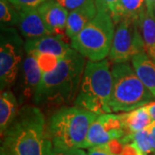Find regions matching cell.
Instances as JSON below:
<instances>
[{"mask_svg": "<svg viewBox=\"0 0 155 155\" xmlns=\"http://www.w3.org/2000/svg\"><path fill=\"white\" fill-rule=\"evenodd\" d=\"M1 155H4V154H1Z\"/></svg>", "mask_w": 155, "mask_h": 155, "instance_id": "cell-32", "label": "cell"}, {"mask_svg": "<svg viewBox=\"0 0 155 155\" xmlns=\"http://www.w3.org/2000/svg\"><path fill=\"white\" fill-rule=\"evenodd\" d=\"M18 75L16 92L19 104H23L28 100L34 98L42 77V72L35 56L26 54Z\"/></svg>", "mask_w": 155, "mask_h": 155, "instance_id": "cell-10", "label": "cell"}, {"mask_svg": "<svg viewBox=\"0 0 155 155\" xmlns=\"http://www.w3.org/2000/svg\"><path fill=\"white\" fill-rule=\"evenodd\" d=\"M1 27H14L18 25L19 11L8 0H0Z\"/></svg>", "mask_w": 155, "mask_h": 155, "instance_id": "cell-21", "label": "cell"}, {"mask_svg": "<svg viewBox=\"0 0 155 155\" xmlns=\"http://www.w3.org/2000/svg\"><path fill=\"white\" fill-rule=\"evenodd\" d=\"M88 155H117L113 153L108 148L107 145H101L90 147L88 150Z\"/></svg>", "mask_w": 155, "mask_h": 155, "instance_id": "cell-26", "label": "cell"}, {"mask_svg": "<svg viewBox=\"0 0 155 155\" xmlns=\"http://www.w3.org/2000/svg\"><path fill=\"white\" fill-rule=\"evenodd\" d=\"M70 45L64 37L57 35H48L37 38L27 39L24 43L26 54L37 53H49L62 58L70 49Z\"/></svg>", "mask_w": 155, "mask_h": 155, "instance_id": "cell-12", "label": "cell"}, {"mask_svg": "<svg viewBox=\"0 0 155 155\" xmlns=\"http://www.w3.org/2000/svg\"><path fill=\"white\" fill-rule=\"evenodd\" d=\"M8 1L11 2L17 9H22V8L38 7L40 5H41L47 0H8Z\"/></svg>", "mask_w": 155, "mask_h": 155, "instance_id": "cell-24", "label": "cell"}, {"mask_svg": "<svg viewBox=\"0 0 155 155\" xmlns=\"http://www.w3.org/2000/svg\"><path fill=\"white\" fill-rule=\"evenodd\" d=\"M153 155H155V153H153Z\"/></svg>", "mask_w": 155, "mask_h": 155, "instance_id": "cell-31", "label": "cell"}, {"mask_svg": "<svg viewBox=\"0 0 155 155\" xmlns=\"http://www.w3.org/2000/svg\"><path fill=\"white\" fill-rule=\"evenodd\" d=\"M61 5H63L69 11H73L86 4L90 0H57Z\"/></svg>", "mask_w": 155, "mask_h": 155, "instance_id": "cell-25", "label": "cell"}, {"mask_svg": "<svg viewBox=\"0 0 155 155\" xmlns=\"http://www.w3.org/2000/svg\"><path fill=\"white\" fill-rule=\"evenodd\" d=\"M1 136V154H53L54 146L45 130L44 115L36 106H22Z\"/></svg>", "mask_w": 155, "mask_h": 155, "instance_id": "cell-1", "label": "cell"}, {"mask_svg": "<svg viewBox=\"0 0 155 155\" xmlns=\"http://www.w3.org/2000/svg\"><path fill=\"white\" fill-rule=\"evenodd\" d=\"M146 10L145 0H119L118 11L115 23L122 19H133L140 22V17Z\"/></svg>", "mask_w": 155, "mask_h": 155, "instance_id": "cell-19", "label": "cell"}, {"mask_svg": "<svg viewBox=\"0 0 155 155\" xmlns=\"http://www.w3.org/2000/svg\"><path fill=\"white\" fill-rule=\"evenodd\" d=\"M96 5L97 9H103L110 12L115 22L117 17L119 0H96Z\"/></svg>", "mask_w": 155, "mask_h": 155, "instance_id": "cell-23", "label": "cell"}, {"mask_svg": "<svg viewBox=\"0 0 155 155\" xmlns=\"http://www.w3.org/2000/svg\"><path fill=\"white\" fill-rule=\"evenodd\" d=\"M45 24L53 35L63 36L66 34L69 11L57 0H47L37 7Z\"/></svg>", "mask_w": 155, "mask_h": 155, "instance_id": "cell-11", "label": "cell"}, {"mask_svg": "<svg viewBox=\"0 0 155 155\" xmlns=\"http://www.w3.org/2000/svg\"><path fill=\"white\" fill-rule=\"evenodd\" d=\"M52 155H88L81 148H73V149H58L54 148L53 150Z\"/></svg>", "mask_w": 155, "mask_h": 155, "instance_id": "cell-27", "label": "cell"}, {"mask_svg": "<svg viewBox=\"0 0 155 155\" xmlns=\"http://www.w3.org/2000/svg\"><path fill=\"white\" fill-rule=\"evenodd\" d=\"M146 8L152 11L155 14V0H145Z\"/></svg>", "mask_w": 155, "mask_h": 155, "instance_id": "cell-30", "label": "cell"}, {"mask_svg": "<svg viewBox=\"0 0 155 155\" xmlns=\"http://www.w3.org/2000/svg\"><path fill=\"white\" fill-rule=\"evenodd\" d=\"M121 140L124 145L127 143H133L135 145V147L140 150L142 155H148L151 153H153L147 127L127 134L124 137H122Z\"/></svg>", "mask_w": 155, "mask_h": 155, "instance_id": "cell-20", "label": "cell"}, {"mask_svg": "<svg viewBox=\"0 0 155 155\" xmlns=\"http://www.w3.org/2000/svg\"><path fill=\"white\" fill-rule=\"evenodd\" d=\"M146 53L155 61V14L146 8L140 20Z\"/></svg>", "mask_w": 155, "mask_h": 155, "instance_id": "cell-17", "label": "cell"}, {"mask_svg": "<svg viewBox=\"0 0 155 155\" xmlns=\"http://www.w3.org/2000/svg\"><path fill=\"white\" fill-rule=\"evenodd\" d=\"M144 106L146 107L147 110L148 111L149 115L153 119V121H155V100L151 101L148 104H145Z\"/></svg>", "mask_w": 155, "mask_h": 155, "instance_id": "cell-29", "label": "cell"}, {"mask_svg": "<svg viewBox=\"0 0 155 155\" xmlns=\"http://www.w3.org/2000/svg\"><path fill=\"white\" fill-rule=\"evenodd\" d=\"M97 116L77 105L61 108L50 117L48 137L54 148H83L90 126Z\"/></svg>", "mask_w": 155, "mask_h": 155, "instance_id": "cell-3", "label": "cell"}, {"mask_svg": "<svg viewBox=\"0 0 155 155\" xmlns=\"http://www.w3.org/2000/svg\"><path fill=\"white\" fill-rule=\"evenodd\" d=\"M112 86L113 76L109 61L105 59L88 61L74 104L97 115L111 113Z\"/></svg>", "mask_w": 155, "mask_h": 155, "instance_id": "cell-4", "label": "cell"}, {"mask_svg": "<svg viewBox=\"0 0 155 155\" xmlns=\"http://www.w3.org/2000/svg\"><path fill=\"white\" fill-rule=\"evenodd\" d=\"M0 87L9 88L17 80L23 61L24 41L13 27H1Z\"/></svg>", "mask_w": 155, "mask_h": 155, "instance_id": "cell-7", "label": "cell"}, {"mask_svg": "<svg viewBox=\"0 0 155 155\" xmlns=\"http://www.w3.org/2000/svg\"><path fill=\"white\" fill-rule=\"evenodd\" d=\"M128 134L121 115L111 113L98 115L91 124L83 148L109 143L116 139H122Z\"/></svg>", "mask_w": 155, "mask_h": 155, "instance_id": "cell-9", "label": "cell"}, {"mask_svg": "<svg viewBox=\"0 0 155 155\" xmlns=\"http://www.w3.org/2000/svg\"><path fill=\"white\" fill-rule=\"evenodd\" d=\"M35 57L40 69L43 72H49L54 71L58 67L60 58L49 53H37L32 54Z\"/></svg>", "mask_w": 155, "mask_h": 155, "instance_id": "cell-22", "label": "cell"}, {"mask_svg": "<svg viewBox=\"0 0 155 155\" xmlns=\"http://www.w3.org/2000/svg\"><path fill=\"white\" fill-rule=\"evenodd\" d=\"M111 72L113 86L110 106L112 112H127L153 101V94L127 62L115 63Z\"/></svg>", "mask_w": 155, "mask_h": 155, "instance_id": "cell-5", "label": "cell"}, {"mask_svg": "<svg viewBox=\"0 0 155 155\" xmlns=\"http://www.w3.org/2000/svg\"><path fill=\"white\" fill-rule=\"evenodd\" d=\"M85 58L74 48H70L60 59L54 71L43 72L34 96L39 106L62 105L76 99L83 77Z\"/></svg>", "mask_w": 155, "mask_h": 155, "instance_id": "cell-2", "label": "cell"}, {"mask_svg": "<svg viewBox=\"0 0 155 155\" xmlns=\"http://www.w3.org/2000/svg\"><path fill=\"white\" fill-rule=\"evenodd\" d=\"M145 51L140 22L133 19H122L116 23L109 58L113 63L131 61L135 54Z\"/></svg>", "mask_w": 155, "mask_h": 155, "instance_id": "cell-8", "label": "cell"}, {"mask_svg": "<svg viewBox=\"0 0 155 155\" xmlns=\"http://www.w3.org/2000/svg\"><path fill=\"white\" fill-rule=\"evenodd\" d=\"M131 63L137 76L155 97L154 60L152 59L146 51H142L134 56Z\"/></svg>", "mask_w": 155, "mask_h": 155, "instance_id": "cell-15", "label": "cell"}, {"mask_svg": "<svg viewBox=\"0 0 155 155\" xmlns=\"http://www.w3.org/2000/svg\"><path fill=\"white\" fill-rule=\"evenodd\" d=\"M97 12L96 0H90L81 7L69 11L66 28L67 37L72 39L76 36L94 18Z\"/></svg>", "mask_w": 155, "mask_h": 155, "instance_id": "cell-14", "label": "cell"}, {"mask_svg": "<svg viewBox=\"0 0 155 155\" xmlns=\"http://www.w3.org/2000/svg\"><path fill=\"white\" fill-rule=\"evenodd\" d=\"M123 124L128 134L147 127L153 119L144 105L121 114Z\"/></svg>", "mask_w": 155, "mask_h": 155, "instance_id": "cell-18", "label": "cell"}, {"mask_svg": "<svg viewBox=\"0 0 155 155\" xmlns=\"http://www.w3.org/2000/svg\"><path fill=\"white\" fill-rule=\"evenodd\" d=\"M17 10L19 11V22L17 26L22 35L26 40L53 35L45 24L37 7Z\"/></svg>", "mask_w": 155, "mask_h": 155, "instance_id": "cell-13", "label": "cell"}, {"mask_svg": "<svg viewBox=\"0 0 155 155\" xmlns=\"http://www.w3.org/2000/svg\"><path fill=\"white\" fill-rule=\"evenodd\" d=\"M148 132H149L150 140L152 144V148H153V153H155V121L151 122L149 126L147 127Z\"/></svg>", "mask_w": 155, "mask_h": 155, "instance_id": "cell-28", "label": "cell"}, {"mask_svg": "<svg viewBox=\"0 0 155 155\" xmlns=\"http://www.w3.org/2000/svg\"><path fill=\"white\" fill-rule=\"evenodd\" d=\"M114 34L115 22L110 12L97 9L94 18L72 39L71 46L89 61H102L110 54Z\"/></svg>", "mask_w": 155, "mask_h": 155, "instance_id": "cell-6", "label": "cell"}, {"mask_svg": "<svg viewBox=\"0 0 155 155\" xmlns=\"http://www.w3.org/2000/svg\"><path fill=\"white\" fill-rule=\"evenodd\" d=\"M18 113L17 96L11 91H2L0 96V131L1 135L10 127Z\"/></svg>", "mask_w": 155, "mask_h": 155, "instance_id": "cell-16", "label": "cell"}]
</instances>
